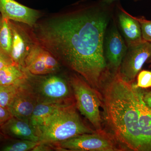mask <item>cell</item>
<instances>
[{"mask_svg": "<svg viewBox=\"0 0 151 151\" xmlns=\"http://www.w3.org/2000/svg\"><path fill=\"white\" fill-rule=\"evenodd\" d=\"M116 3L82 0L29 26L35 43L77 72L99 93L110 73L103 42Z\"/></svg>", "mask_w": 151, "mask_h": 151, "instance_id": "obj_1", "label": "cell"}, {"mask_svg": "<svg viewBox=\"0 0 151 151\" xmlns=\"http://www.w3.org/2000/svg\"><path fill=\"white\" fill-rule=\"evenodd\" d=\"M101 91L106 120L123 150L144 151L137 105V87L119 72L108 74Z\"/></svg>", "mask_w": 151, "mask_h": 151, "instance_id": "obj_2", "label": "cell"}, {"mask_svg": "<svg viewBox=\"0 0 151 151\" xmlns=\"http://www.w3.org/2000/svg\"><path fill=\"white\" fill-rule=\"evenodd\" d=\"M74 101L60 106L36 132L39 142L53 145L73 137L96 132L84 124Z\"/></svg>", "mask_w": 151, "mask_h": 151, "instance_id": "obj_3", "label": "cell"}, {"mask_svg": "<svg viewBox=\"0 0 151 151\" xmlns=\"http://www.w3.org/2000/svg\"><path fill=\"white\" fill-rule=\"evenodd\" d=\"M44 75H33L29 72L27 78L38 103L64 104L73 102L69 83L58 76Z\"/></svg>", "mask_w": 151, "mask_h": 151, "instance_id": "obj_4", "label": "cell"}, {"mask_svg": "<svg viewBox=\"0 0 151 151\" xmlns=\"http://www.w3.org/2000/svg\"><path fill=\"white\" fill-rule=\"evenodd\" d=\"M69 83L78 111L93 125L96 132H103L100 111L101 94L84 78L76 74L70 76Z\"/></svg>", "mask_w": 151, "mask_h": 151, "instance_id": "obj_5", "label": "cell"}, {"mask_svg": "<svg viewBox=\"0 0 151 151\" xmlns=\"http://www.w3.org/2000/svg\"><path fill=\"white\" fill-rule=\"evenodd\" d=\"M56 150L73 151H117L115 140L103 131L84 134L52 145Z\"/></svg>", "mask_w": 151, "mask_h": 151, "instance_id": "obj_6", "label": "cell"}, {"mask_svg": "<svg viewBox=\"0 0 151 151\" xmlns=\"http://www.w3.org/2000/svg\"><path fill=\"white\" fill-rule=\"evenodd\" d=\"M151 55V43L144 40L128 45L119 69L124 80L133 82Z\"/></svg>", "mask_w": 151, "mask_h": 151, "instance_id": "obj_7", "label": "cell"}, {"mask_svg": "<svg viewBox=\"0 0 151 151\" xmlns=\"http://www.w3.org/2000/svg\"><path fill=\"white\" fill-rule=\"evenodd\" d=\"M114 21L106 30L103 42L105 60L108 70L111 73L119 71L127 49L126 42Z\"/></svg>", "mask_w": 151, "mask_h": 151, "instance_id": "obj_8", "label": "cell"}, {"mask_svg": "<svg viewBox=\"0 0 151 151\" xmlns=\"http://www.w3.org/2000/svg\"><path fill=\"white\" fill-rule=\"evenodd\" d=\"M57 59L46 49L35 43L24 60V68L35 75L54 73L59 68Z\"/></svg>", "mask_w": 151, "mask_h": 151, "instance_id": "obj_9", "label": "cell"}, {"mask_svg": "<svg viewBox=\"0 0 151 151\" xmlns=\"http://www.w3.org/2000/svg\"><path fill=\"white\" fill-rule=\"evenodd\" d=\"M10 20L12 34L11 57L17 65L24 68V60L35 44L27 25Z\"/></svg>", "mask_w": 151, "mask_h": 151, "instance_id": "obj_10", "label": "cell"}, {"mask_svg": "<svg viewBox=\"0 0 151 151\" xmlns=\"http://www.w3.org/2000/svg\"><path fill=\"white\" fill-rule=\"evenodd\" d=\"M38 103L37 97L26 79L20 83L18 92L8 109L13 117L29 122Z\"/></svg>", "mask_w": 151, "mask_h": 151, "instance_id": "obj_11", "label": "cell"}, {"mask_svg": "<svg viewBox=\"0 0 151 151\" xmlns=\"http://www.w3.org/2000/svg\"><path fill=\"white\" fill-rule=\"evenodd\" d=\"M0 13L3 18L32 27L40 17L39 11L26 6L15 0H0Z\"/></svg>", "mask_w": 151, "mask_h": 151, "instance_id": "obj_12", "label": "cell"}, {"mask_svg": "<svg viewBox=\"0 0 151 151\" xmlns=\"http://www.w3.org/2000/svg\"><path fill=\"white\" fill-rule=\"evenodd\" d=\"M118 9V22L127 46L144 40L141 25L139 21L125 10L117 2Z\"/></svg>", "mask_w": 151, "mask_h": 151, "instance_id": "obj_13", "label": "cell"}, {"mask_svg": "<svg viewBox=\"0 0 151 151\" xmlns=\"http://www.w3.org/2000/svg\"><path fill=\"white\" fill-rule=\"evenodd\" d=\"M6 134L21 140L39 142V138L29 122L12 117L1 127Z\"/></svg>", "mask_w": 151, "mask_h": 151, "instance_id": "obj_14", "label": "cell"}, {"mask_svg": "<svg viewBox=\"0 0 151 151\" xmlns=\"http://www.w3.org/2000/svg\"><path fill=\"white\" fill-rule=\"evenodd\" d=\"M64 104L65 103H38L33 111L29 122V124L35 131L36 133L38 129L43 125L54 112L61 105Z\"/></svg>", "mask_w": 151, "mask_h": 151, "instance_id": "obj_15", "label": "cell"}, {"mask_svg": "<svg viewBox=\"0 0 151 151\" xmlns=\"http://www.w3.org/2000/svg\"><path fill=\"white\" fill-rule=\"evenodd\" d=\"M29 72L25 68L14 64L0 69V84L11 85L24 81L28 77Z\"/></svg>", "mask_w": 151, "mask_h": 151, "instance_id": "obj_16", "label": "cell"}, {"mask_svg": "<svg viewBox=\"0 0 151 151\" xmlns=\"http://www.w3.org/2000/svg\"><path fill=\"white\" fill-rule=\"evenodd\" d=\"M12 43V34L10 20L0 16V49L10 55Z\"/></svg>", "mask_w": 151, "mask_h": 151, "instance_id": "obj_17", "label": "cell"}, {"mask_svg": "<svg viewBox=\"0 0 151 151\" xmlns=\"http://www.w3.org/2000/svg\"><path fill=\"white\" fill-rule=\"evenodd\" d=\"M20 83L11 85L0 84V106L8 108L16 95Z\"/></svg>", "mask_w": 151, "mask_h": 151, "instance_id": "obj_18", "label": "cell"}, {"mask_svg": "<svg viewBox=\"0 0 151 151\" xmlns=\"http://www.w3.org/2000/svg\"><path fill=\"white\" fill-rule=\"evenodd\" d=\"M39 144V142L21 139V140L5 146L2 150L4 151H32L33 149Z\"/></svg>", "mask_w": 151, "mask_h": 151, "instance_id": "obj_19", "label": "cell"}, {"mask_svg": "<svg viewBox=\"0 0 151 151\" xmlns=\"http://www.w3.org/2000/svg\"><path fill=\"white\" fill-rule=\"evenodd\" d=\"M136 86L141 89H147L151 87V71L143 70L138 73Z\"/></svg>", "mask_w": 151, "mask_h": 151, "instance_id": "obj_20", "label": "cell"}, {"mask_svg": "<svg viewBox=\"0 0 151 151\" xmlns=\"http://www.w3.org/2000/svg\"><path fill=\"white\" fill-rule=\"evenodd\" d=\"M139 22L142 29L143 39L151 42V20L147 19L144 17H135Z\"/></svg>", "mask_w": 151, "mask_h": 151, "instance_id": "obj_21", "label": "cell"}, {"mask_svg": "<svg viewBox=\"0 0 151 151\" xmlns=\"http://www.w3.org/2000/svg\"><path fill=\"white\" fill-rule=\"evenodd\" d=\"M14 64H16L14 62L10 55L0 49V69L6 66Z\"/></svg>", "mask_w": 151, "mask_h": 151, "instance_id": "obj_22", "label": "cell"}, {"mask_svg": "<svg viewBox=\"0 0 151 151\" xmlns=\"http://www.w3.org/2000/svg\"><path fill=\"white\" fill-rule=\"evenodd\" d=\"M12 117L8 108L0 106V128Z\"/></svg>", "mask_w": 151, "mask_h": 151, "instance_id": "obj_23", "label": "cell"}, {"mask_svg": "<svg viewBox=\"0 0 151 151\" xmlns=\"http://www.w3.org/2000/svg\"><path fill=\"white\" fill-rule=\"evenodd\" d=\"M143 99L146 105L151 109V91L143 90Z\"/></svg>", "mask_w": 151, "mask_h": 151, "instance_id": "obj_24", "label": "cell"}, {"mask_svg": "<svg viewBox=\"0 0 151 151\" xmlns=\"http://www.w3.org/2000/svg\"><path fill=\"white\" fill-rule=\"evenodd\" d=\"M98 1L105 4L111 5L116 2L119 0H98ZM134 1H141V0H134Z\"/></svg>", "mask_w": 151, "mask_h": 151, "instance_id": "obj_25", "label": "cell"}, {"mask_svg": "<svg viewBox=\"0 0 151 151\" xmlns=\"http://www.w3.org/2000/svg\"><path fill=\"white\" fill-rule=\"evenodd\" d=\"M150 145L151 147V122L150 124Z\"/></svg>", "mask_w": 151, "mask_h": 151, "instance_id": "obj_26", "label": "cell"}, {"mask_svg": "<svg viewBox=\"0 0 151 151\" xmlns=\"http://www.w3.org/2000/svg\"><path fill=\"white\" fill-rule=\"evenodd\" d=\"M148 62L149 63H151V55L150 56V58H149V59L148 60H147Z\"/></svg>", "mask_w": 151, "mask_h": 151, "instance_id": "obj_27", "label": "cell"}, {"mask_svg": "<svg viewBox=\"0 0 151 151\" xmlns=\"http://www.w3.org/2000/svg\"><path fill=\"white\" fill-rule=\"evenodd\" d=\"M1 137H2L1 136V135L0 134V140H1Z\"/></svg>", "mask_w": 151, "mask_h": 151, "instance_id": "obj_28", "label": "cell"}]
</instances>
